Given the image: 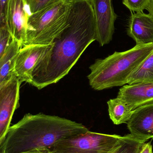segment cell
I'll return each instance as SVG.
<instances>
[{
    "mask_svg": "<svg viewBox=\"0 0 153 153\" xmlns=\"http://www.w3.org/2000/svg\"><path fill=\"white\" fill-rule=\"evenodd\" d=\"M88 131L83 124L64 118L28 113L10 127L0 143V150L19 153L35 149L50 150L60 141Z\"/></svg>",
    "mask_w": 153,
    "mask_h": 153,
    "instance_id": "cell-2",
    "label": "cell"
},
{
    "mask_svg": "<svg viewBox=\"0 0 153 153\" xmlns=\"http://www.w3.org/2000/svg\"><path fill=\"white\" fill-rule=\"evenodd\" d=\"M13 38L6 24H0V57L5 53Z\"/></svg>",
    "mask_w": 153,
    "mask_h": 153,
    "instance_id": "cell-17",
    "label": "cell"
},
{
    "mask_svg": "<svg viewBox=\"0 0 153 153\" xmlns=\"http://www.w3.org/2000/svg\"><path fill=\"white\" fill-rule=\"evenodd\" d=\"M72 1L59 0L39 11L31 14L23 46L51 45L69 24Z\"/></svg>",
    "mask_w": 153,
    "mask_h": 153,
    "instance_id": "cell-4",
    "label": "cell"
},
{
    "mask_svg": "<svg viewBox=\"0 0 153 153\" xmlns=\"http://www.w3.org/2000/svg\"><path fill=\"white\" fill-rule=\"evenodd\" d=\"M8 1L9 0H0V24L6 25L5 17Z\"/></svg>",
    "mask_w": 153,
    "mask_h": 153,
    "instance_id": "cell-20",
    "label": "cell"
},
{
    "mask_svg": "<svg viewBox=\"0 0 153 153\" xmlns=\"http://www.w3.org/2000/svg\"><path fill=\"white\" fill-rule=\"evenodd\" d=\"M96 40L91 0H72L69 24L35 68L30 84L40 90L56 83L69 73L85 49Z\"/></svg>",
    "mask_w": 153,
    "mask_h": 153,
    "instance_id": "cell-1",
    "label": "cell"
},
{
    "mask_svg": "<svg viewBox=\"0 0 153 153\" xmlns=\"http://www.w3.org/2000/svg\"><path fill=\"white\" fill-rule=\"evenodd\" d=\"M127 125L134 138L145 142L153 138V103L134 110Z\"/></svg>",
    "mask_w": 153,
    "mask_h": 153,
    "instance_id": "cell-10",
    "label": "cell"
},
{
    "mask_svg": "<svg viewBox=\"0 0 153 153\" xmlns=\"http://www.w3.org/2000/svg\"><path fill=\"white\" fill-rule=\"evenodd\" d=\"M30 14L26 0H9L5 17L6 25L13 38L22 47L26 41Z\"/></svg>",
    "mask_w": 153,
    "mask_h": 153,
    "instance_id": "cell-9",
    "label": "cell"
},
{
    "mask_svg": "<svg viewBox=\"0 0 153 153\" xmlns=\"http://www.w3.org/2000/svg\"><path fill=\"white\" fill-rule=\"evenodd\" d=\"M117 98L125 102L132 110L153 103V83L127 84L120 88Z\"/></svg>",
    "mask_w": 153,
    "mask_h": 153,
    "instance_id": "cell-12",
    "label": "cell"
},
{
    "mask_svg": "<svg viewBox=\"0 0 153 153\" xmlns=\"http://www.w3.org/2000/svg\"><path fill=\"white\" fill-rule=\"evenodd\" d=\"M145 143L134 138L129 134L125 141L112 153H139Z\"/></svg>",
    "mask_w": 153,
    "mask_h": 153,
    "instance_id": "cell-16",
    "label": "cell"
},
{
    "mask_svg": "<svg viewBox=\"0 0 153 153\" xmlns=\"http://www.w3.org/2000/svg\"><path fill=\"white\" fill-rule=\"evenodd\" d=\"M149 13L153 17V0H150V3L146 9Z\"/></svg>",
    "mask_w": 153,
    "mask_h": 153,
    "instance_id": "cell-23",
    "label": "cell"
},
{
    "mask_svg": "<svg viewBox=\"0 0 153 153\" xmlns=\"http://www.w3.org/2000/svg\"><path fill=\"white\" fill-rule=\"evenodd\" d=\"M95 22L97 40L101 46L109 44L115 31L117 15L112 0H91Z\"/></svg>",
    "mask_w": 153,
    "mask_h": 153,
    "instance_id": "cell-7",
    "label": "cell"
},
{
    "mask_svg": "<svg viewBox=\"0 0 153 153\" xmlns=\"http://www.w3.org/2000/svg\"><path fill=\"white\" fill-rule=\"evenodd\" d=\"M139 153H153L152 146L151 142L145 143Z\"/></svg>",
    "mask_w": 153,
    "mask_h": 153,
    "instance_id": "cell-21",
    "label": "cell"
},
{
    "mask_svg": "<svg viewBox=\"0 0 153 153\" xmlns=\"http://www.w3.org/2000/svg\"><path fill=\"white\" fill-rule=\"evenodd\" d=\"M129 136L88 131L60 141L50 153H112Z\"/></svg>",
    "mask_w": 153,
    "mask_h": 153,
    "instance_id": "cell-5",
    "label": "cell"
},
{
    "mask_svg": "<svg viewBox=\"0 0 153 153\" xmlns=\"http://www.w3.org/2000/svg\"><path fill=\"white\" fill-rule=\"evenodd\" d=\"M123 4L133 12H143L146 10L150 0H122Z\"/></svg>",
    "mask_w": 153,
    "mask_h": 153,
    "instance_id": "cell-18",
    "label": "cell"
},
{
    "mask_svg": "<svg viewBox=\"0 0 153 153\" xmlns=\"http://www.w3.org/2000/svg\"><path fill=\"white\" fill-rule=\"evenodd\" d=\"M153 51V44L136 45L124 52H115L104 59H97L90 66L87 76L92 88L102 91L123 86L145 59Z\"/></svg>",
    "mask_w": 153,
    "mask_h": 153,
    "instance_id": "cell-3",
    "label": "cell"
},
{
    "mask_svg": "<svg viewBox=\"0 0 153 153\" xmlns=\"http://www.w3.org/2000/svg\"><path fill=\"white\" fill-rule=\"evenodd\" d=\"M107 105L110 118L114 124H127L134 111L124 101L117 97L108 101Z\"/></svg>",
    "mask_w": 153,
    "mask_h": 153,
    "instance_id": "cell-14",
    "label": "cell"
},
{
    "mask_svg": "<svg viewBox=\"0 0 153 153\" xmlns=\"http://www.w3.org/2000/svg\"><path fill=\"white\" fill-rule=\"evenodd\" d=\"M21 84L15 77L0 87V143L6 136L13 113L19 108Z\"/></svg>",
    "mask_w": 153,
    "mask_h": 153,
    "instance_id": "cell-8",
    "label": "cell"
},
{
    "mask_svg": "<svg viewBox=\"0 0 153 153\" xmlns=\"http://www.w3.org/2000/svg\"><path fill=\"white\" fill-rule=\"evenodd\" d=\"M21 48L20 44L13 38L9 47L0 57V87L16 77L14 72L15 61Z\"/></svg>",
    "mask_w": 153,
    "mask_h": 153,
    "instance_id": "cell-13",
    "label": "cell"
},
{
    "mask_svg": "<svg viewBox=\"0 0 153 153\" xmlns=\"http://www.w3.org/2000/svg\"><path fill=\"white\" fill-rule=\"evenodd\" d=\"M52 45H30L23 46L15 61L14 72L20 82L30 84L33 71L51 49Z\"/></svg>",
    "mask_w": 153,
    "mask_h": 153,
    "instance_id": "cell-6",
    "label": "cell"
},
{
    "mask_svg": "<svg viewBox=\"0 0 153 153\" xmlns=\"http://www.w3.org/2000/svg\"><path fill=\"white\" fill-rule=\"evenodd\" d=\"M59 0H26L31 14L39 11Z\"/></svg>",
    "mask_w": 153,
    "mask_h": 153,
    "instance_id": "cell-19",
    "label": "cell"
},
{
    "mask_svg": "<svg viewBox=\"0 0 153 153\" xmlns=\"http://www.w3.org/2000/svg\"><path fill=\"white\" fill-rule=\"evenodd\" d=\"M153 83V51L129 77L128 84Z\"/></svg>",
    "mask_w": 153,
    "mask_h": 153,
    "instance_id": "cell-15",
    "label": "cell"
},
{
    "mask_svg": "<svg viewBox=\"0 0 153 153\" xmlns=\"http://www.w3.org/2000/svg\"><path fill=\"white\" fill-rule=\"evenodd\" d=\"M19 153H50L49 149H35Z\"/></svg>",
    "mask_w": 153,
    "mask_h": 153,
    "instance_id": "cell-22",
    "label": "cell"
},
{
    "mask_svg": "<svg viewBox=\"0 0 153 153\" xmlns=\"http://www.w3.org/2000/svg\"><path fill=\"white\" fill-rule=\"evenodd\" d=\"M0 153H4V152H0Z\"/></svg>",
    "mask_w": 153,
    "mask_h": 153,
    "instance_id": "cell-24",
    "label": "cell"
},
{
    "mask_svg": "<svg viewBox=\"0 0 153 153\" xmlns=\"http://www.w3.org/2000/svg\"><path fill=\"white\" fill-rule=\"evenodd\" d=\"M127 34L136 45L153 44V17L144 12L131 13Z\"/></svg>",
    "mask_w": 153,
    "mask_h": 153,
    "instance_id": "cell-11",
    "label": "cell"
}]
</instances>
